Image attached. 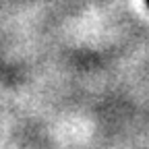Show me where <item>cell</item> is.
<instances>
[{
	"mask_svg": "<svg viewBox=\"0 0 149 149\" xmlns=\"http://www.w3.org/2000/svg\"><path fill=\"white\" fill-rule=\"evenodd\" d=\"M147 4H149V0H147Z\"/></svg>",
	"mask_w": 149,
	"mask_h": 149,
	"instance_id": "obj_1",
	"label": "cell"
}]
</instances>
